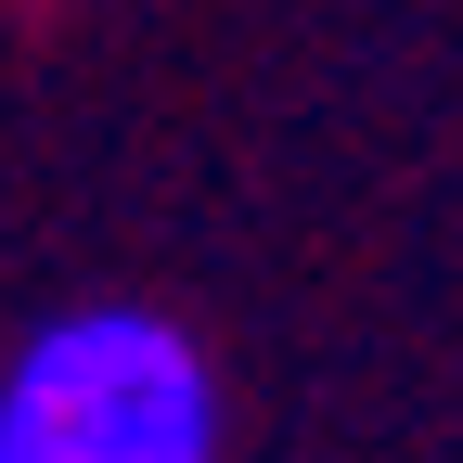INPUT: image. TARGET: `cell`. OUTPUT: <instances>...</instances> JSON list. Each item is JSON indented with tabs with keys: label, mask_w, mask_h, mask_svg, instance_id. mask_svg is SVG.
Here are the masks:
<instances>
[{
	"label": "cell",
	"mask_w": 463,
	"mask_h": 463,
	"mask_svg": "<svg viewBox=\"0 0 463 463\" xmlns=\"http://www.w3.org/2000/svg\"><path fill=\"white\" fill-rule=\"evenodd\" d=\"M219 361L142 297L52 309L0 361V463H219Z\"/></svg>",
	"instance_id": "obj_1"
}]
</instances>
